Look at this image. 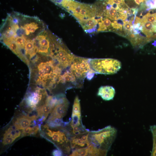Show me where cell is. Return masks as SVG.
<instances>
[{
  "label": "cell",
  "mask_w": 156,
  "mask_h": 156,
  "mask_svg": "<svg viewBox=\"0 0 156 156\" xmlns=\"http://www.w3.org/2000/svg\"><path fill=\"white\" fill-rule=\"evenodd\" d=\"M107 155L94 145L91 144L87 147L73 150L69 156H106Z\"/></svg>",
  "instance_id": "9c48e42d"
},
{
  "label": "cell",
  "mask_w": 156,
  "mask_h": 156,
  "mask_svg": "<svg viewBox=\"0 0 156 156\" xmlns=\"http://www.w3.org/2000/svg\"><path fill=\"white\" fill-rule=\"evenodd\" d=\"M68 129L73 134H77L87 130L83 125L81 115L80 100L77 96L75 99L73 105L72 118L67 126Z\"/></svg>",
  "instance_id": "5b68a950"
},
{
  "label": "cell",
  "mask_w": 156,
  "mask_h": 156,
  "mask_svg": "<svg viewBox=\"0 0 156 156\" xmlns=\"http://www.w3.org/2000/svg\"><path fill=\"white\" fill-rule=\"evenodd\" d=\"M39 130L38 125L31 127L29 126L23 130L22 135L23 136L36 134Z\"/></svg>",
  "instance_id": "d6986e66"
},
{
  "label": "cell",
  "mask_w": 156,
  "mask_h": 156,
  "mask_svg": "<svg viewBox=\"0 0 156 156\" xmlns=\"http://www.w3.org/2000/svg\"><path fill=\"white\" fill-rule=\"evenodd\" d=\"M115 94L114 88L110 86H103L100 87L98 89L97 95L101 97L105 101L113 99Z\"/></svg>",
  "instance_id": "5bb4252c"
},
{
  "label": "cell",
  "mask_w": 156,
  "mask_h": 156,
  "mask_svg": "<svg viewBox=\"0 0 156 156\" xmlns=\"http://www.w3.org/2000/svg\"><path fill=\"white\" fill-rule=\"evenodd\" d=\"M135 2V3L138 5H141L142 3H143L144 1V0H134Z\"/></svg>",
  "instance_id": "d4e9b609"
},
{
  "label": "cell",
  "mask_w": 156,
  "mask_h": 156,
  "mask_svg": "<svg viewBox=\"0 0 156 156\" xmlns=\"http://www.w3.org/2000/svg\"><path fill=\"white\" fill-rule=\"evenodd\" d=\"M77 79L75 74L70 70L67 71L64 74L60 76L58 79V82L65 83L66 82L75 83Z\"/></svg>",
  "instance_id": "ac0fdd59"
},
{
  "label": "cell",
  "mask_w": 156,
  "mask_h": 156,
  "mask_svg": "<svg viewBox=\"0 0 156 156\" xmlns=\"http://www.w3.org/2000/svg\"><path fill=\"white\" fill-rule=\"evenodd\" d=\"M69 104V102L64 94L58 95V99L48 120V122L56 119H61L67 112Z\"/></svg>",
  "instance_id": "52a82bcc"
},
{
  "label": "cell",
  "mask_w": 156,
  "mask_h": 156,
  "mask_svg": "<svg viewBox=\"0 0 156 156\" xmlns=\"http://www.w3.org/2000/svg\"><path fill=\"white\" fill-rule=\"evenodd\" d=\"M46 134L49 140L66 154L70 155L72 150L70 142V134L66 127L62 126L50 127L48 124L44 126Z\"/></svg>",
  "instance_id": "7a4b0ae2"
},
{
  "label": "cell",
  "mask_w": 156,
  "mask_h": 156,
  "mask_svg": "<svg viewBox=\"0 0 156 156\" xmlns=\"http://www.w3.org/2000/svg\"><path fill=\"white\" fill-rule=\"evenodd\" d=\"M89 62L91 69L97 73L114 74L121 67L120 61L112 58L89 59Z\"/></svg>",
  "instance_id": "277c9868"
},
{
  "label": "cell",
  "mask_w": 156,
  "mask_h": 156,
  "mask_svg": "<svg viewBox=\"0 0 156 156\" xmlns=\"http://www.w3.org/2000/svg\"><path fill=\"white\" fill-rule=\"evenodd\" d=\"M142 28V31L147 36L148 42L150 41V38L153 33L156 32L155 25L150 22L145 21L141 23Z\"/></svg>",
  "instance_id": "9a60e30c"
},
{
  "label": "cell",
  "mask_w": 156,
  "mask_h": 156,
  "mask_svg": "<svg viewBox=\"0 0 156 156\" xmlns=\"http://www.w3.org/2000/svg\"><path fill=\"white\" fill-rule=\"evenodd\" d=\"M63 153L60 149H56L54 150L52 152V155L55 156H62Z\"/></svg>",
  "instance_id": "603a6c76"
},
{
  "label": "cell",
  "mask_w": 156,
  "mask_h": 156,
  "mask_svg": "<svg viewBox=\"0 0 156 156\" xmlns=\"http://www.w3.org/2000/svg\"><path fill=\"white\" fill-rule=\"evenodd\" d=\"M141 23L147 21L156 24V14H151L149 13H147L142 18Z\"/></svg>",
  "instance_id": "44dd1931"
},
{
  "label": "cell",
  "mask_w": 156,
  "mask_h": 156,
  "mask_svg": "<svg viewBox=\"0 0 156 156\" xmlns=\"http://www.w3.org/2000/svg\"><path fill=\"white\" fill-rule=\"evenodd\" d=\"M84 31L86 33L93 34L97 31L99 21L96 16L78 21Z\"/></svg>",
  "instance_id": "4fadbf2b"
},
{
  "label": "cell",
  "mask_w": 156,
  "mask_h": 156,
  "mask_svg": "<svg viewBox=\"0 0 156 156\" xmlns=\"http://www.w3.org/2000/svg\"><path fill=\"white\" fill-rule=\"evenodd\" d=\"M45 91L40 89H37L34 92L31 93L26 97L25 101L27 105L31 109L36 108L42 98V94H46Z\"/></svg>",
  "instance_id": "30bf717a"
},
{
  "label": "cell",
  "mask_w": 156,
  "mask_h": 156,
  "mask_svg": "<svg viewBox=\"0 0 156 156\" xmlns=\"http://www.w3.org/2000/svg\"><path fill=\"white\" fill-rule=\"evenodd\" d=\"M49 56L59 65L66 68L71 65L75 57L64 45L62 40L53 34L51 36Z\"/></svg>",
  "instance_id": "3957f363"
},
{
  "label": "cell",
  "mask_w": 156,
  "mask_h": 156,
  "mask_svg": "<svg viewBox=\"0 0 156 156\" xmlns=\"http://www.w3.org/2000/svg\"><path fill=\"white\" fill-rule=\"evenodd\" d=\"M112 22L108 17L103 18L99 21L97 32L111 31L112 30Z\"/></svg>",
  "instance_id": "e0dca14e"
},
{
  "label": "cell",
  "mask_w": 156,
  "mask_h": 156,
  "mask_svg": "<svg viewBox=\"0 0 156 156\" xmlns=\"http://www.w3.org/2000/svg\"><path fill=\"white\" fill-rule=\"evenodd\" d=\"M53 108L50 105L46 103L36 108L38 117L41 118V120L44 121L47 118L49 114L51 113Z\"/></svg>",
  "instance_id": "2e32d148"
},
{
  "label": "cell",
  "mask_w": 156,
  "mask_h": 156,
  "mask_svg": "<svg viewBox=\"0 0 156 156\" xmlns=\"http://www.w3.org/2000/svg\"><path fill=\"white\" fill-rule=\"evenodd\" d=\"M36 115L31 116L28 115H22L18 117L14 123V125L19 130H23L29 126L31 122L36 120L38 118Z\"/></svg>",
  "instance_id": "7c38bea8"
},
{
  "label": "cell",
  "mask_w": 156,
  "mask_h": 156,
  "mask_svg": "<svg viewBox=\"0 0 156 156\" xmlns=\"http://www.w3.org/2000/svg\"><path fill=\"white\" fill-rule=\"evenodd\" d=\"M21 133L19 130L14 125L11 126L6 130L3 135V144L7 145L12 144L20 136Z\"/></svg>",
  "instance_id": "8fae6325"
},
{
  "label": "cell",
  "mask_w": 156,
  "mask_h": 156,
  "mask_svg": "<svg viewBox=\"0 0 156 156\" xmlns=\"http://www.w3.org/2000/svg\"><path fill=\"white\" fill-rule=\"evenodd\" d=\"M89 131L70 136V142L72 149L83 148L91 144L89 140Z\"/></svg>",
  "instance_id": "ba28073f"
},
{
  "label": "cell",
  "mask_w": 156,
  "mask_h": 156,
  "mask_svg": "<svg viewBox=\"0 0 156 156\" xmlns=\"http://www.w3.org/2000/svg\"><path fill=\"white\" fill-rule=\"evenodd\" d=\"M92 70L89 59L75 56L70 70L75 74L77 79L82 80Z\"/></svg>",
  "instance_id": "8992f818"
},
{
  "label": "cell",
  "mask_w": 156,
  "mask_h": 156,
  "mask_svg": "<svg viewBox=\"0 0 156 156\" xmlns=\"http://www.w3.org/2000/svg\"><path fill=\"white\" fill-rule=\"evenodd\" d=\"M150 130L152 133L153 141L151 155L156 156V125L151 126Z\"/></svg>",
  "instance_id": "ffe728a7"
},
{
  "label": "cell",
  "mask_w": 156,
  "mask_h": 156,
  "mask_svg": "<svg viewBox=\"0 0 156 156\" xmlns=\"http://www.w3.org/2000/svg\"><path fill=\"white\" fill-rule=\"evenodd\" d=\"M117 133L116 129L110 125L97 131H90V143L107 154L115 139Z\"/></svg>",
  "instance_id": "6da1fadb"
},
{
  "label": "cell",
  "mask_w": 156,
  "mask_h": 156,
  "mask_svg": "<svg viewBox=\"0 0 156 156\" xmlns=\"http://www.w3.org/2000/svg\"><path fill=\"white\" fill-rule=\"evenodd\" d=\"M123 28L124 31L128 34L131 32L133 28L132 24L127 21H124L123 25Z\"/></svg>",
  "instance_id": "7402d4cb"
},
{
  "label": "cell",
  "mask_w": 156,
  "mask_h": 156,
  "mask_svg": "<svg viewBox=\"0 0 156 156\" xmlns=\"http://www.w3.org/2000/svg\"><path fill=\"white\" fill-rule=\"evenodd\" d=\"M58 6L62 2V0H49Z\"/></svg>",
  "instance_id": "cb8c5ba5"
}]
</instances>
